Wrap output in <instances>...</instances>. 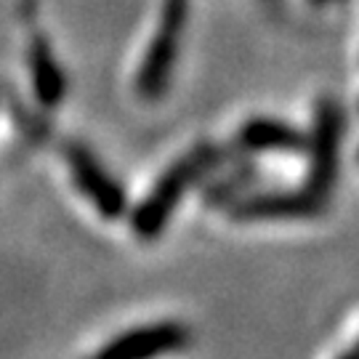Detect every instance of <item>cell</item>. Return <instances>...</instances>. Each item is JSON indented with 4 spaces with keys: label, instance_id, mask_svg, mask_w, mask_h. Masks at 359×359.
Listing matches in <instances>:
<instances>
[{
    "label": "cell",
    "instance_id": "cell-3",
    "mask_svg": "<svg viewBox=\"0 0 359 359\" xmlns=\"http://www.w3.org/2000/svg\"><path fill=\"white\" fill-rule=\"evenodd\" d=\"M187 13H189V0L163 3V22L139 72V93L147 99H157L168 90L173 67H176V53H179V35L187 25Z\"/></svg>",
    "mask_w": 359,
    "mask_h": 359
},
{
    "label": "cell",
    "instance_id": "cell-9",
    "mask_svg": "<svg viewBox=\"0 0 359 359\" xmlns=\"http://www.w3.org/2000/svg\"><path fill=\"white\" fill-rule=\"evenodd\" d=\"M338 359H359V351H357V348H348V351H344Z\"/></svg>",
    "mask_w": 359,
    "mask_h": 359
},
{
    "label": "cell",
    "instance_id": "cell-10",
    "mask_svg": "<svg viewBox=\"0 0 359 359\" xmlns=\"http://www.w3.org/2000/svg\"><path fill=\"white\" fill-rule=\"evenodd\" d=\"M311 3H317V6H322V3H330V0H311Z\"/></svg>",
    "mask_w": 359,
    "mask_h": 359
},
{
    "label": "cell",
    "instance_id": "cell-7",
    "mask_svg": "<svg viewBox=\"0 0 359 359\" xmlns=\"http://www.w3.org/2000/svg\"><path fill=\"white\" fill-rule=\"evenodd\" d=\"M237 147L243 152H250V154H261V152L301 154L306 152V136L298 128H293V126L283 123V120L253 117L237 133Z\"/></svg>",
    "mask_w": 359,
    "mask_h": 359
},
{
    "label": "cell",
    "instance_id": "cell-6",
    "mask_svg": "<svg viewBox=\"0 0 359 359\" xmlns=\"http://www.w3.org/2000/svg\"><path fill=\"white\" fill-rule=\"evenodd\" d=\"M67 160L77 189L88 197V203L104 221H117L128 213V192L86 147H69Z\"/></svg>",
    "mask_w": 359,
    "mask_h": 359
},
{
    "label": "cell",
    "instance_id": "cell-8",
    "mask_svg": "<svg viewBox=\"0 0 359 359\" xmlns=\"http://www.w3.org/2000/svg\"><path fill=\"white\" fill-rule=\"evenodd\" d=\"M218 173V170H216ZM258 179V168L253 163H237V165H229V170H224V173H218V176H208L205 179V187H203V203L208 208H226L234 203V200H240Z\"/></svg>",
    "mask_w": 359,
    "mask_h": 359
},
{
    "label": "cell",
    "instance_id": "cell-11",
    "mask_svg": "<svg viewBox=\"0 0 359 359\" xmlns=\"http://www.w3.org/2000/svg\"><path fill=\"white\" fill-rule=\"evenodd\" d=\"M351 348H357V351H359V341H357V344H354V346H351Z\"/></svg>",
    "mask_w": 359,
    "mask_h": 359
},
{
    "label": "cell",
    "instance_id": "cell-4",
    "mask_svg": "<svg viewBox=\"0 0 359 359\" xmlns=\"http://www.w3.org/2000/svg\"><path fill=\"white\" fill-rule=\"evenodd\" d=\"M189 341H192V333L184 322H149L115 335L88 359H160L187 348Z\"/></svg>",
    "mask_w": 359,
    "mask_h": 359
},
{
    "label": "cell",
    "instance_id": "cell-1",
    "mask_svg": "<svg viewBox=\"0 0 359 359\" xmlns=\"http://www.w3.org/2000/svg\"><path fill=\"white\" fill-rule=\"evenodd\" d=\"M224 160H226V152L213 142H200L194 149L181 154L157 179L152 192L130 210V231L142 243H154L170 224L181 200L192 192L197 184H203L208 176L221 170Z\"/></svg>",
    "mask_w": 359,
    "mask_h": 359
},
{
    "label": "cell",
    "instance_id": "cell-5",
    "mask_svg": "<svg viewBox=\"0 0 359 359\" xmlns=\"http://www.w3.org/2000/svg\"><path fill=\"white\" fill-rule=\"evenodd\" d=\"M327 200L309 189H271V192H245L234 200L226 213L231 221L253 224V221H304L325 213Z\"/></svg>",
    "mask_w": 359,
    "mask_h": 359
},
{
    "label": "cell",
    "instance_id": "cell-2",
    "mask_svg": "<svg viewBox=\"0 0 359 359\" xmlns=\"http://www.w3.org/2000/svg\"><path fill=\"white\" fill-rule=\"evenodd\" d=\"M346 128V112L335 99H322L314 109V128L306 139L309 168L304 189L327 200L338 179V160H341V139Z\"/></svg>",
    "mask_w": 359,
    "mask_h": 359
}]
</instances>
